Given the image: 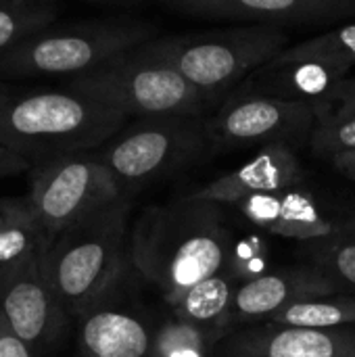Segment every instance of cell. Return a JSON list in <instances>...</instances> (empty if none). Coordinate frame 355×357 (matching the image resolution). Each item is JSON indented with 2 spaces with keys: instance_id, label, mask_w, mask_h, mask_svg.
<instances>
[{
  "instance_id": "cell-1",
  "label": "cell",
  "mask_w": 355,
  "mask_h": 357,
  "mask_svg": "<svg viewBox=\"0 0 355 357\" xmlns=\"http://www.w3.org/2000/svg\"><path fill=\"white\" fill-rule=\"evenodd\" d=\"M220 207L180 197L146 209L134 226L130 257L169 305L228 264L232 245Z\"/></svg>"
},
{
  "instance_id": "cell-3",
  "label": "cell",
  "mask_w": 355,
  "mask_h": 357,
  "mask_svg": "<svg viewBox=\"0 0 355 357\" xmlns=\"http://www.w3.org/2000/svg\"><path fill=\"white\" fill-rule=\"evenodd\" d=\"M130 211L132 197H121L46 241L42 266L69 318L98 307L115 284L126 257Z\"/></svg>"
},
{
  "instance_id": "cell-15",
  "label": "cell",
  "mask_w": 355,
  "mask_h": 357,
  "mask_svg": "<svg viewBox=\"0 0 355 357\" xmlns=\"http://www.w3.org/2000/svg\"><path fill=\"white\" fill-rule=\"evenodd\" d=\"M82 357H153L155 333L136 316L94 307L80 318Z\"/></svg>"
},
{
  "instance_id": "cell-17",
  "label": "cell",
  "mask_w": 355,
  "mask_h": 357,
  "mask_svg": "<svg viewBox=\"0 0 355 357\" xmlns=\"http://www.w3.org/2000/svg\"><path fill=\"white\" fill-rule=\"evenodd\" d=\"M243 356L355 357V328H266L243 339Z\"/></svg>"
},
{
  "instance_id": "cell-5",
  "label": "cell",
  "mask_w": 355,
  "mask_h": 357,
  "mask_svg": "<svg viewBox=\"0 0 355 357\" xmlns=\"http://www.w3.org/2000/svg\"><path fill=\"white\" fill-rule=\"evenodd\" d=\"M63 88L98 98L128 117L205 115V100L197 88L146 42L103 65L67 77Z\"/></svg>"
},
{
  "instance_id": "cell-20",
  "label": "cell",
  "mask_w": 355,
  "mask_h": 357,
  "mask_svg": "<svg viewBox=\"0 0 355 357\" xmlns=\"http://www.w3.org/2000/svg\"><path fill=\"white\" fill-rule=\"evenodd\" d=\"M276 326L289 328H343L355 324V295L337 293L293 303L270 318Z\"/></svg>"
},
{
  "instance_id": "cell-22",
  "label": "cell",
  "mask_w": 355,
  "mask_h": 357,
  "mask_svg": "<svg viewBox=\"0 0 355 357\" xmlns=\"http://www.w3.org/2000/svg\"><path fill=\"white\" fill-rule=\"evenodd\" d=\"M312 243V264L324 270L345 293H355L354 234H333Z\"/></svg>"
},
{
  "instance_id": "cell-7",
  "label": "cell",
  "mask_w": 355,
  "mask_h": 357,
  "mask_svg": "<svg viewBox=\"0 0 355 357\" xmlns=\"http://www.w3.org/2000/svg\"><path fill=\"white\" fill-rule=\"evenodd\" d=\"M211 151L203 115L142 117L96 149L119 190L134 197L146 186L169 180Z\"/></svg>"
},
{
  "instance_id": "cell-16",
  "label": "cell",
  "mask_w": 355,
  "mask_h": 357,
  "mask_svg": "<svg viewBox=\"0 0 355 357\" xmlns=\"http://www.w3.org/2000/svg\"><path fill=\"white\" fill-rule=\"evenodd\" d=\"M203 15L278 27L308 25L355 17V0H220Z\"/></svg>"
},
{
  "instance_id": "cell-13",
  "label": "cell",
  "mask_w": 355,
  "mask_h": 357,
  "mask_svg": "<svg viewBox=\"0 0 355 357\" xmlns=\"http://www.w3.org/2000/svg\"><path fill=\"white\" fill-rule=\"evenodd\" d=\"M239 211L257 228L295 241H320L337 234L310 192L287 188L249 197L236 203Z\"/></svg>"
},
{
  "instance_id": "cell-31",
  "label": "cell",
  "mask_w": 355,
  "mask_h": 357,
  "mask_svg": "<svg viewBox=\"0 0 355 357\" xmlns=\"http://www.w3.org/2000/svg\"><path fill=\"white\" fill-rule=\"evenodd\" d=\"M169 2H174V4H178V6H182V8L190 10V13L203 15L209 6H213L220 0H169Z\"/></svg>"
},
{
  "instance_id": "cell-32",
  "label": "cell",
  "mask_w": 355,
  "mask_h": 357,
  "mask_svg": "<svg viewBox=\"0 0 355 357\" xmlns=\"http://www.w3.org/2000/svg\"><path fill=\"white\" fill-rule=\"evenodd\" d=\"M10 92H13V88H10L8 84L0 82V109H2V105L6 102V98L10 96Z\"/></svg>"
},
{
  "instance_id": "cell-11",
  "label": "cell",
  "mask_w": 355,
  "mask_h": 357,
  "mask_svg": "<svg viewBox=\"0 0 355 357\" xmlns=\"http://www.w3.org/2000/svg\"><path fill=\"white\" fill-rule=\"evenodd\" d=\"M303 178L305 172L301 161L297 159L295 149L289 144H270L241 167L216 178L213 182L184 197L218 205H236L249 197L297 188Z\"/></svg>"
},
{
  "instance_id": "cell-29",
  "label": "cell",
  "mask_w": 355,
  "mask_h": 357,
  "mask_svg": "<svg viewBox=\"0 0 355 357\" xmlns=\"http://www.w3.org/2000/svg\"><path fill=\"white\" fill-rule=\"evenodd\" d=\"M29 209V199L27 197H19V199H0V226H4L6 222L19 218L21 213H25Z\"/></svg>"
},
{
  "instance_id": "cell-9",
  "label": "cell",
  "mask_w": 355,
  "mask_h": 357,
  "mask_svg": "<svg viewBox=\"0 0 355 357\" xmlns=\"http://www.w3.org/2000/svg\"><path fill=\"white\" fill-rule=\"evenodd\" d=\"M318 107L255 92H234L207 119L211 151L310 142L318 121Z\"/></svg>"
},
{
  "instance_id": "cell-23",
  "label": "cell",
  "mask_w": 355,
  "mask_h": 357,
  "mask_svg": "<svg viewBox=\"0 0 355 357\" xmlns=\"http://www.w3.org/2000/svg\"><path fill=\"white\" fill-rule=\"evenodd\" d=\"M48 241L46 232L33 218L31 205L19 218L0 226V270L15 264L17 259L40 249Z\"/></svg>"
},
{
  "instance_id": "cell-30",
  "label": "cell",
  "mask_w": 355,
  "mask_h": 357,
  "mask_svg": "<svg viewBox=\"0 0 355 357\" xmlns=\"http://www.w3.org/2000/svg\"><path fill=\"white\" fill-rule=\"evenodd\" d=\"M328 161H331V165H333L339 174H343V176L349 178V180H355V151L339 153V155L331 157Z\"/></svg>"
},
{
  "instance_id": "cell-4",
  "label": "cell",
  "mask_w": 355,
  "mask_h": 357,
  "mask_svg": "<svg viewBox=\"0 0 355 357\" xmlns=\"http://www.w3.org/2000/svg\"><path fill=\"white\" fill-rule=\"evenodd\" d=\"M146 46L176 67L209 105L289 48V33L278 25L253 23L167 36L149 40Z\"/></svg>"
},
{
  "instance_id": "cell-8",
  "label": "cell",
  "mask_w": 355,
  "mask_h": 357,
  "mask_svg": "<svg viewBox=\"0 0 355 357\" xmlns=\"http://www.w3.org/2000/svg\"><path fill=\"white\" fill-rule=\"evenodd\" d=\"M29 174L27 199L48 238L126 197L96 151L40 161Z\"/></svg>"
},
{
  "instance_id": "cell-26",
  "label": "cell",
  "mask_w": 355,
  "mask_h": 357,
  "mask_svg": "<svg viewBox=\"0 0 355 357\" xmlns=\"http://www.w3.org/2000/svg\"><path fill=\"white\" fill-rule=\"evenodd\" d=\"M0 357H36L0 314Z\"/></svg>"
},
{
  "instance_id": "cell-14",
  "label": "cell",
  "mask_w": 355,
  "mask_h": 357,
  "mask_svg": "<svg viewBox=\"0 0 355 357\" xmlns=\"http://www.w3.org/2000/svg\"><path fill=\"white\" fill-rule=\"evenodd\" d=\"M345 73L324 67L320 63H274L259 67L241 84L236 92L268 94L287 100H303L318 107L320 115L331 111L333 96ZM318 115V117H320Z\"/></svg>"
},
{
  "instance_id": "cell-6",
  "label": "cell",
  "mask_w": 355,
  "mask_h": 357,
  "mask_svg": "<svg viewBox=\"0 0 355 357\" xmlns=\"http://www.w3.org/2000/svg\"><path fill=\"white\" fill-rule=\"evenodd\" d=\"M146 21H88L33 31L13 48L0 52V77H73L105 61L153 40Z\"/></svg>"
},
{
  "instance_id": "cell-18",
  "label": "cell",
  "mask_w": 355,
  "mask_h": 357,
  "mask_svg": "<svg viewBox=\"0 0 355 357\" xmlns=\"http://www.w3.org/2000/svg\"><path fill=\"white\" fill-rule=\"evenodd\" d=\"M234 291L226 276L213 274L195 287H190L174 305L178 320L207 331L211 326H222V322L230 316Z\"/></svg>"
},
{
  "instance_id": "cell-2",
  "label": "cell",
  "mask_w": 355,
  "mask_h": 357,
  "mask_svg": "<svg viewBox=\"0 0 355 357\" xmlns=\"http://www.w3.org/2000/svg\"><path fill=\"white\" fill-rule=\"evenodd\" d=\"M128 115L98 98L61 88L10 92L0 109V144L33 165L96 151L126 128Z\"/></svg>"
},
{
  "instance_id": "cell-27",
  "label": "cell",
  "mask_w": 355,
  "mask_h": 357,
  "mask_svg": "<svg viewBox=\"0 0 355 357\" xmlns=\"http://www.w3.org/2000/svg\"><path fill=\"white\" fill-rule=\"evenodd\" d=\"M331 115H341V117H355V77H345L335 96H333V105H331ZM324 115V113H322Z\"/></svg>"
},
{
  "instance_id": "cell-33",
  "label": "cell",
  "mask_w": 355,
  "mask_h": 357,
  "mask_svg": "<svg viewBox=\"0 0 355 357\" xmlns=\"http://www.w3.org/2000/svg\"><path fill=\"white\" fill-rule=\"evenodd\" d=\"M100 2H113V4H128V2H134V0H100Z\"/></svg>"
},
{
  "instance_id": "cell-19",
  "label": "cell",
  "mask_w": 355,
  "mask_h": 357,
  "mask_svg": "<svg viewBox=\"0 0 355 357\" xmlns=\"http://www.w3.org/2000/svg\"><path fill=\"white\" fill-rule=\"evenodd\" d=\"M274 63H320L347 73L355 65V23L324 31L285 48Z\"/></svg>"
},
{
  "instance_id": "cell-10",
  "label": "cell",
  "mask_w": 355,
  "mask_h": 357,
  "mask_svg": "<svg viewBox=\"0 0 355 357\" xmlns=\"http://www.w3.org/2000/svg\"><path fill=\"white\" fill-rule=\"evenodd\" d=\"M44 245L0 270V314L36 357L59 345L69 318L44 272Z\"/></svg>"
},
{
  "instance_id": "cell-25",
  "label": "cell",
  "mask_w": 355,
  "mask_h": 357,
  "mask_svg": "<svg viewBox=\"0 0 355 357\" xmlns=\"http://www.w3.org/2000/svg\"><path fill=\"white\" fill-rule=\"evenodd\" d=\"M153 357H205V331L182 320L165 326L155 335Z\"/></svg>"
},
{
  "instance_id": "cell-12",
  "label": "cell",
  "mask_w": 355,
  "mask_h": 357,
  "mask_svg": "<svg viewBox=\"0 0 355 357\" xmlns=\"http://www.w3.org/2000/svg\"><path fill=\"white\" fill-rule=\"evenodd\" d=\"M345 293L318 266L287 268L280 272L259 274L234 291L230 316L243 322L257 318H272L276 312L308 299Z\"/></svg>"
},
{
  "instance_id": "cell-28",
  "label": "cell",
  "mask_w": 355,
  "mask_h": 357,
  "mask_svg": "<svg viewBox=\"0 0 355 357\" xmlns=\"http://www.w3.org/2000/svg\"><path fill=\"white\" fill-rule=\"evenodd\" d=\"M31 167H33V163L29 159H25L19 153H15V151L6 149L4 144H0V178L31 172Z\"/></svg>"
},
{
  "instance_id": "cell-21",
  "label": "cell",
  "mask_w": 355,
  "mask_h": 357,
  "mask_svg": "<svg viewBox=\"0 0 355 357\" xmlns=\"http://www.w3.org/2000/svg\"><path fill=\"white\" fill-rule=\"evenodd\" d=\"M59 8V0H0V52L50 25Z\"/></svg>"
},
{
  "instance_id": "cell-24",
  "label": "cell",
  "mask_w": 355,
  "mask_h": 357,
  "mask_svg": "<svg viewBox=\"0 0 355 357\" xmlns=\"http://www.w3.org/2000/svg\"><path fill=\"white\" fill-rule=\"evenodd\" d=\"M310 146L318 157L324 159L345 151H355V117H341L331 113L320 115L312 132Z\"/></svg>"
}]
</instances>
